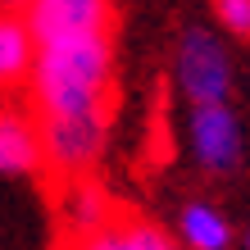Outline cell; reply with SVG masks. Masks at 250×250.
<instances>
[{"mask_svg":"<svg viewBox=\"0 0 250 250\" xmlns=\"http://www.w3.org/2000/svg\"><path fill=\"white\" fill-rule=\"evenodd\" d=\"M173 78L191 105H223L232 96V55L214 27H182L173 50Z\"/></svg>","mask_w":250,"mask_h":250,"instance_id":"7a4b0ae2","label":"cell"},{"mask_svg":"<svg viewBox=\"0 0 250 250\" xmlns=\"http://www.w3.org/2000/svg\"><path fill=\"white\" fill-rule=\"evenodd\" d=\"M60 218H64V237H78V232H91L100 223H109L114 205L91 178H68L64 196H60Z\"/></svg>","mask_w":250,"mask_h":250,"instance_id":"ba28073f","label":"cell"},{"mask_svg":"<svg viewBox=\"0 0 250 250\" xmlns=\"http://www.w3.org/2000/svg\"><path fill=\"white\" fill-rule=\"evenodd\" d=\"M37 60V37L19 5H0V91L19 86Z\"/></svg>","mask_w":250,"mask_h":250,"instance_id":"52a82bcc","label":"cell"},{"mask_svg":"<svg viewBox=\"0 0 250 250\" xmlns=\"http://www.w3.org/2000/svg\"><path fill=\"white\" fill-rule=\"evenodd\" d=\"M41 155L55 178H86L109 141V114H68V119H37Z\"/></svg>","mask_w":250,"mask_h":250,"instance_id":"3957f363","label":"cell"},{"mask_svg":"<svg viewBox=\"0 0 250 250\" xmlns=\"http://www.w3.org/2000/svg\"><path fill=\"white\" fill-rule=\"evenodd\" d=\"M178 237L187 250H228L232 246V228H228V218L214 209V205H205V200H191L182 218H178Z\"/></svg>","mask_w":250,"mask_h":250,"instance_id":"30bf717a","label":"cell"},{"mask_svg":"<svg viewBox=\"0 0 250 250\" xmlns=\"http://www.w3.org/2000/svg\"><path fill=\"white\" fill-rule=\"evenodd\" d=\"M114 91V32L73 37L37 46L27 96L37 119H68V114H109Z\"/></svg>","mask_w":250,"mask_h":250,"instance_id":"6da1fadb","label":"cell"},{"mask_svg":"<svg viewBox=\"0 0 250 250\" xmlns=\"http://www.w3.org/2000/svg\"><path fill=\"white\" fill-rule=\"evenodd\" d=\"M187 141L191 155L205 173H232L241 164V119L228 105H191V123H187Z\"/></svg>","mask_w":250,"mask_h":250,"instance_id":"5b68a950","label":"cell"},{"mask_svg":"<svg viewBox=\"0 0 250 250\" xmlns=\"http://www.w3.org/2000/svg\"><path fill=\"white\" fill-rule=\"evenodd\" d=\"M19 9L32 27L37 46L114 32V0H23Z\"/></svg>","mask_w":250,"mask_h":250,"instance_id":"277c9868","label":"cell"},{"mask_svg":"<svg viewBox=\"0 0 250 250\" xmlns=\"http://www.w3.org/2000/svg\"><path fill=\"white\" fill-rule=\"evenodd\" d=\"M214 5V19L228 37L250 41V0H209Z\"/></svg>","mask_w":250,"mask_h":250,"instance_id":"8fae6325","label":"cell"},{"mask_svg":"<svg viewBox=\"0 0 250 250\" xmlns=\"http://www.w3.org/2000/svg\"><path fill=\"white\" fill-rule=\"evenodd\" d=\"M46 168V155H41V123L27 109L0 105V173L9 178H23V173Z\"/></svg>","mask_w":250,"mask_h":250,"instance_id":"8992f818","label":"cell"},{"mask_svg":"<svg viewBox=\"0 0 250 250\" xmlns=\"http://www.w3.org/2000/svg\"><path fill=\"white\" fill-rule=\"evenodd\" d=\"M64 250H146V218L114 209L109 223L78 232V237H64Z\"/></svg>","mask_w":250,"mask_h":250,"instance_id":"9c48e42d","label":"cell"}]
</instances>
